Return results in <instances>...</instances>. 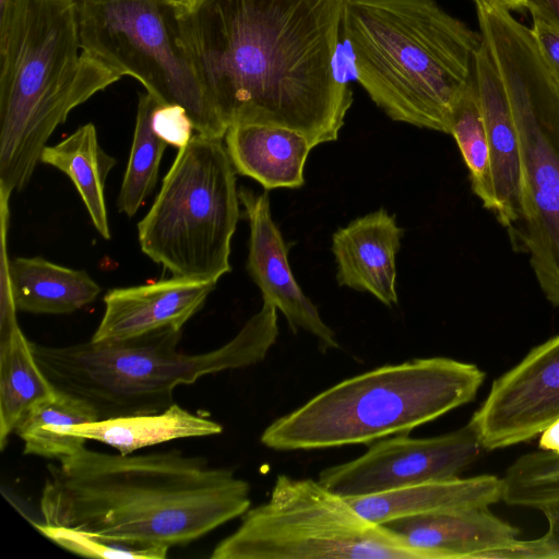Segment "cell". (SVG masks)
I'll list each match as a JSON object with an SVG mask.
<instances>
[{"instance_id":"10","label":"cell","mask_w":559,"mask_h":559,"mask_svg":"<svg viewBox=\"0 0 559 559\" xmlns=\"http://www.w3.org/2000/svg\"><path fill=\"white\" fill-rule=\"evenodd\" d=\"M78 16L85 53L159 103L183 107L198 134L225 136L183 49L173 0H81Z\"/></svg>"},{"instance_id":"15","label":"cell","mask_w":559,"mask_h":559,"mask_svg":"<svg viewBox=\"0 0 559 559\" xmlns=\"http://www.w3.org/2000/svg\"><path fill=\"white\" fill-rule=\"evenodd\" d=\"M382 525L429 559H488L519 540V530L489 508L418 513Z\"/></svg>"},{"instance_id":"13","label":"cell","mask_w":559,"mask_h":559,"mask_svg":"<svg viewBox=\"0 0 559 559\" xmlns=\"http://www.w3.org/2000/svg\"><path fill=\"white\" fill-rule=\"evenodd\" d=\"M239 200L250 228L247 271L261 290L263 302L280 310L294 333L304 330L313 335L320 350L340 348L334 331L295 280L288 262L292 243H286L272 218L267 192L241 187Z\"/></svg>"},{"instance_id":"17","label":"cell","mask_w":559,"mask_h":559,"mask_svg":"<svg viewBox=\"0 0 559 559\" xmlns=\"http://www.w3.org/2000/svg\"><path fill=\"white\" fill-rule=\"evenodd\" d=\"M404 229L384 209L338 228L332 236V252L340 286L373 295L384 306L399 302L396 253Z\"/></svg>"},{"instance_id":"30","label":"cell","mask_w":559,"mask_h":559,"mask_svg":"<svg viewBox=\"0 0 559 559\" xmlns=\"http://www.w3.org/2000/svg\"><path fill=\"white\" fill-rule=\"evenodd\" d=\"M152 122L156 134L168 145L178 148L188 144L194 135L193 123L186 109L179 105L158 102L153 111Z\"/></svg>"},{"instance_id":"29","label":"cell","mask_w":559,"mask_h":559,"mask_svg":"<svg viewBox=\"0 0 559 559\" xmlns=\"http://www.w3.org/2000/svg\"><path fill=\"white\" fill-rule=\"evenodd\" d=\"M538 510L547 520L548 527L543 536L532 540L519 539L514 545L492 552L489 558H559V501L544 504Z\"/></svg>"},{"instance_id":"5","label":"cell","mask_w":559,"mask_h":559,"mask_svg":"<svg viewBox=\"0 0 559 559\" xmlns=\"http://www.w3.org/2000/svg\"><path fill=\"white\" fill-rule=\"evenodd\" d=\"M277 336V309L263 302L230 341L200 354L179 350L182 330L175 328L122 340L32 346L53 388L85 402L102 420L163 412L175 403L177 386L261 362Z\"/></svg>"},{"instance_id":"27","label":"cell","mask_w":559,"mask_h":559,"mask_svg":"<svg viewBox=\"0 0 559 559\" xmlns=\"http://www.w3.org/2000/svg\"><path fill=\"white\" fill-rule=\"evenodd\" d=\"M502 479V501L539 509L559 501V453L535 451L518 457Z\"/></svg>"},{"instance_id":"20","label":"cell","mask_w":559,"mask_h":559,"mask_svg":"<svg viewBox=\"0 0 559 559\" xmlns=\"http://www.w3.org/2000/svg\"><path fill=\"white\" fill-rule=\"evenodd\" d=\"M7 278L1 273L0 322V448L3 450L22 418L56 394L22 332Z\"/></svg>"},{"instance_id":"3","label":"cell","mask_w":559,"mask_h":559,"mask_svg":"<svg viewBox=\"0 0 559 559\" xmlns=\"http://www.w3.org/2000/svg\"><path fill=\"white\" fill-rule=\"evenodd\" d=\"M0 59V199L9 200L69 114L121 76L82 50L78 0H12Z\"/></svg>"},{"instance_id":"35","label":"cell","mask_w":559,"mask_h":559,"mask_svg":"<svg viewBox=\"0 0 559 559\" xmlns=\"http://www.w3.org/2000/svg\"><path fill=\"white\" fill-rule=\"evenodd\" d=\"M178 8L190 9L198 0H173Z\"/></svg>"},{"instance_id":"26","label":"cell","mask_w":559,"mask_h":559,"mask_svg":"<svg viewBox=\"0 0 559 559\" xmlns=\"http://www.w3.org/2000/svg\"><path fill=\"white\" fill-rule=\"evenodd\" d=\"M449 134L454 138L468 169L474 194L487 210L493 212L490 152L474 71L453 108Z\"/></svg>"},{"instance_id":"7","label":"cell","mask_w":559,"mask_h":559,"mask_svg":"<svg viewBox=\"0 0 559 559\" xmlns=\"http://www.w3.org/2000/svg\"><path fill=\"white\" fill-rule=\"evenodd\" d=\"M479 33L501 75L521 148V218L509 233L546 299L559 307V86L531 28L512 11L475 0Z\"/></svg>"},{"instance_id":"2","label":"cell","mask_w":559,"mask_h":559,"mask_svg":"<svg viewBox=\"0 0 559 559\" xmlns=\"http://www.w3.org/2000/svg\"><path fill=\"white\" fill-rule=\"evenodd\" d=\"M47 472L43 523L134 546H186L251 506L247 480L178 450L122 455L84 447Z\"/></svg>"},{"instance_id":"33","label":"cell","mask_w":559,"mask_h":559,"mask_svg":"<svg viewBox=\"0 0 559 559\" xmlns=\"http://www.w3.org/2000/svg\"><path fill=\"white\" fill-rule=\"evenodd\" d=\"M539 436L540 450L559 453V418L550 423Z\"/></svg>"},{"instance_id":"4","label":"cell","mask_w":559,"mask_h":559,"mask_svg":"<svg viewBox=\"0 0 559 559\" xmlns=\"http://www.w3.org/2000/svg\"><path fill=\"white\" fill-rule=\"evenodd\" d=\"M357 81L392 120L450 133L483 38L436 0H345Z\"/></svg>"},{"instance_id":"12","label":"cell","mask_w":559,"mask_h":559,"mask_svg":"<svg viewBox=\"0 0 559 559\" xmlns=\"http://www.w3.org/2000/svg\"><path fill=\"white\" fill-rule=\"evenodd\" d=\"M559 418V334L492 381L471 417L484 450L530 441Z\"/></svg>"},{"instance_id":"21","label":"cell","mask_w":559,"mask_h":559,"mask_svg":"<svg viewBox=\"0 0 559 559\" xmlns=\"http://www.w3.org/2000/svg\"><path fill=\"white\" fill-rule=\"evenodd\" d=\"M346 499L362 516L383 524L418 513L489 508L502 500V479L495 475L456 477Z\"/></svg>"},{"instance_id":"34","label":"cell","mask_w":559,"mask_h":559,"mask_svg":"<svg viewBox=\"0 0 559 559\" xmlns=\"http://www.w3.org/2000/svg\"><path fill=\"white\" fill-rule=\"evenodd\" d=\"M488 1L503 5L507 9H509L510 11L526 10V0H488Z\"/></svg>"},{"instance_id":"9","label":"cell","mask_w":559,"mask_h":559,"mask_svg":"<svg viewBox=\"0 0 559 559\" xmlns=\"http://www.w3.org/2000/svg\"><path fill=\"white\" fill-rule=\"evenodd\" d=\"M212 559H429L362 516L319 480L278 475L266 502L213 549Z\"/></svg>"},{"instance_id":"37","label":"cell","mask_w":559,"mask_h":559,"mask_svg":"<svg viewBox=\"0 0 559 559\" xmlns=\"http://www.w3.org/2000/svg\"><path fill=\"white\" fill-rule=\"evenodd\" d=\"M78 1H81V0H78Z\"/></svg>"},{"instance_id":"36","label":"cell","mask_w":559,"mask_h":559,"mask_svg":"<svg viewBox=\"0 0 559 559\" xmlns=\"http://www.w3.org/2000/svg\"><path fill=\"white\" fill-rule=\"evenodd\" d=\"M12 0H0V17L4 16Z\"/></svg>"},{"instance_id":"18","label":"cell","mask_w":559,"mask_h":559,"mask_svg":"<svg viewBox=\"0 0 559 559\" xmlns=\"http://www.w3.org/2000/svg\"><path fill=\"white\" fill-rule=\"evenodd\" d=\"M9 201H0L1 273L17 311L36 314L72 313L99 295L100 286L83 270L52 263L40 257L15 258L7 254Z\"/></svg>"},{"instance_id":"31","label":"cell","mask_w":559,"mask_h":559,"mask_svg":"<svg viewBox=\"0 0 559 559\" xmlns=\"http://www.w3.org/2000/svg\"><path fill=\"white\" fill-rule=\"evenodd\" d=\"M530 28L544 63L559 86V27L532 15Z\"/></svg>"},{"instance_id":"16","label":"cell","mask_w":559,"mask_h":559,"mask_svg":"<svg viewBox=\"0 0 559 559\" xmlns=\"http://www.w3.org/2000/svg\"><path fill=\"white\" fill-rule=\"evenodd\" d=\"M473 71L489 144L493 213L511 233L521 218L520 140L501 75L484 39Z\"/></svg>"},{"instance_id":"25","label":"cell","mask_w":559,"mask_h":559,"mask_svg":"<svg viewBox=\"0 0 559 559\" xmlns=\"http://www.w3.org/2000/svg\"><path fill=\"white\" fill-rule=\"evenodd\" d=\"M157 104L150 93L139 94L132 145L117 201L119 212L129 217L136 214L154 190L168 145L153 128V111Z\"/></svg>"},{"instance_id":"6","label":"cell","mask_w":559,"mask_h":559,"mask_svg":"<svg viewBox=\"0 0 559 559\" xmlns=\"http://www.w3.org/2000/svg\"><path fill=\"white\" fill-rule=\"evenodd\" d=\"M485 372L448 357L417 358L352 377L277 418L260 441L277 451L370 443L414 428L475 399Z\"/></svg>"},{"instance_id":"24","label":"cell","mask_w":559,"mask_h":559,"mask_svg":"<svg viewBox=\"0 0 559 559\" xmlns=\"http://www.w3.org/2000/svg\"><path fill=\"white\" fill-rule=\"evenodd\" d=\"M98 420L91 406L56 390L55 396L35 405L17 424L14 433L23 453L61 461L83 449L86 439L69 435L76 425Z\"/></svg>"},{"instance_id":"14","label":"cell","mask_w":559,"mask_h":559,"mask_svg":"<svg viewBox=\"0 0 559 559\" xmlns=\"http://www.w3.org/2000/svg\"><path fill=\"white\" fill-rule=\"evenodd\" d=\"M216 284L171 277L114 288L104 297L105 311L91 340H122L182 326L204 306Z\"/></svg>"},{"instance_id":"1","label":"cell","mask_w":559,"mask_h":559,"mask_svg":"<svg viewBox=\"0 0 559 559\" xmlns=\"http://www.w3.org/2000/svg\"><path fill=\"white\" fill-rule=\"evenodd\" d=\"M345 0H198L178 8L183 49L228 129L295 130L314 146L335 141L352 106L335 57Z\"/></svg>"},{"instance_id":"19","label":"cell","mask_w":559,"mask_h":559,"mask_svg":"<svg viewBox=\"0 0 559 559\" xmlns=\"http://www.w3.org/2000/svg\"><path fill=\"white\" fill-rule=\"evenodd\" d=\"M224 138L239 175L254 179L265 190L304 186L305 164L313 147L304 134L278 126L240 122L229 126Z\"/></svg>"},{"instance_id":"23","label":"cell","mask_w":559,"mask_h":559,"mask_svg":"<svg viewBox=\"0 0 559 559\" xmlns=\"http://www.w3.org/2000/svg\"><path fill=\"white\" fill-rule=\"evenodd\" d=\"M40 162L64 173L79 192L99 235L109 240L105 183L116 159L98 142L93 123H86L56 145H46Z\"/></svg>"},{"instance_id":"11","label":"cell","mask_w":559,"mask_h":559,"mask_svg":"<svg viewBox=\"0 0 559 559\" xmlns=\"http://www.w3.org/2000/svg\"><path fill=\"white\" fill-rule=\"evenodd\" d=\"M483 450L468 423L429 438L400 433L380 439L355 460L322 469L318 480L345 498L378 495L460 477Z\"/></svg>"},{"instance_id":"8","label":"cell","mask_w":559,"mask_h":559,"mask_svg":"<svg viewBox=\"0 0 559 559\" xmlns=\"http://www.w3.org/2000/svg\"><path fill=\"white\" fill-rule=\"evenodd\" d=\"M239 205L236 170L222 139L197 133L179 148L138 224L141 250L174 277L217 284L231 270Z\"/></svg>"},{"instance_id":"22","label":"cell","mask_w":559,"mask_h":559,"mask_svg":"<svg viewBox=\"0 0 559 559\" xmlns=\"http://www.w3.org/2000/svg\"><path fill=\"white\" fill-rule=\"evenodd\" d=\"M223 426L174 403L159 413L123 416L80 424L69 435L103 442L127 455L177 439L219 435Z\"/></svg>"},{"instance_id":"32","label":"cell","mask_w":559,"mask_h":559,"mask_svg":"<svg viewBox=\"0 0 559 559\" xmlns=\"http://www.w3.org/2000/svg\"><path fill=\"white\" fill-rule=\"evenodd\" d=\"M526 10L559 27V0H526Z\"/></svg>"},{"instance_id":"28","label":"cell","mask_w":559,"mask_h":559,"mask_svg":"<svg viewBox=\"0 0 559 559\" xmlns=\"http://www.w3.org/2000/svg\"><path fill=\"white\" fill-rule=\"evenodd\" d=\"M35 527L59 547L87 558L164 559L167 548L143 547L111 542L74 527L35 524Z\"/></svg>"}]
</instances>
